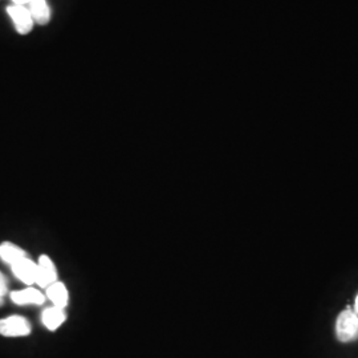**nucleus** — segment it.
Returning <instances> with one entry per match:
<instances>
[{
  "label": "nucleus",
  "mask_w": 358,
  "mask_h": 358,
  "mask_svg": "<svg viewBox=\"0 0 358 358\" xmlns=\"http://www.w3.org/2000/svg\"><path fill=\"white\" fill-rule=\"evenodd\" d=\"M13 275L27 285H32L38 279V264L28 256L11 266Z\"/></svg>",
  "instance_id": "obj_4"
},
{
  "label": "nucleus",
  "mask_w": 358,
  "mask_h": 358,
  "mask_svg": "<svg viewBox=\"0 0 358 358\" xmlns=\"http://www.w3.org/2000/svg\"><path fill=\"white\" fill-rule=\"evenodd\" d=\"M0 334L4 337H26L31 334V324L23 316H8L0 320Z\"/></svg>",
  "instance_id": "obj_2"
},
{
  "label": "nucleus",
  "mask_w": 358,
  "mask_h": 358,
  "mask_svg": "<svg viewBox=\"0 0 358 358\" xmlns=\"http://www.w3.org/2000/svg\"><path fill=\"white\" fill-rule=\"evenodd\" d=\"M32 16L34 23L38 26H45L51 20V7L47 0H31L27 6Z\"/></svg>",
  "instance_id": "obj_7"
},
{
  "label": "nucleus",
  "mask_w": 358,
  "mask_h": 358,
  "mask_svg": "<svg viewBox=\"0 0 358 358\" xmlns=\"http://www.w3.org/2000/svg\"><path fill=\"white\" fill-rule=\"evenodd\" d=\"M45 296L50 299L53 304V307L63 308L65 309L69 301V294L65 287L64 282H53L45 288Z\"/></svg>",
  "instance_id": "obj_8"
},
{
  "label": "nucleus",
  "mask_w": 358,
  "mask_h": 358,
  "mask_svg": "<svg viewBox=\"0 0 358 358\" xmlns=\"http://www.w3.org/2000/svg\"><path fill=\"white\" fill-rule=\"evenodd\" d=\"M355 312L358 315V294L357 297H356V303H355Z\"/></svg>",
  "instance_id": "obj_13"
},
{
  "label": "nucleus",
  "mask_w": 358,
  "mask_h": 358,
  "mask_svg": "<svg viewBox=\"0 0 358 358\" xmlns=\"http://www.w3.org/2000/svg\"><path fill=\"white\" fill-rule=\"evenodd\" d=\"M7 13L10 15L16 31L20 35H27V34H29L32 31V27H34L35 23L32 20V16L29 13V10L27 8V6L11 4V6H8Z\"/></svg>",
  "instance_id": "obj_3"
},
{
  "label": "nucleus",
  "mask_w": 358,
  "mask_h": 358,
  "mask_svg": "<svg viewBox=\"0 0 358 358\" xmlns=\"http://www.w3.org/2000/svg\"><path fill=\"white\" fill-rule=\"evenodd\" d=\"M45 297L36 288H26L11 294V300L17 306H43L47 300Z\"/></svg>",
  "instance_id": "obj_6"
},
{
  "label": "nucleus",
  "mask_w": 358,
  "mask_h": 358,
  "mask_svg": "<svg viewBox=\"0 0 358 358\" xmlns=\"http://www.w3.org/2000/svg\"><path fill=\"white\" fill-rule=\"evenodd\" d=\"M7 294H8V282H7V278L3 275V272L0 271V307L4 304Z\"/></svg>",
  "instance_id": "obj_11"
},
{
  "label": "nucleus",
  "mask_w": 358,
  "mask_h": 358,
  "mask_svg": "<svg viewBox=\"0 0 358 358\" xmlns=\"http://www.w3.org/2000/svg\"><path fill=\"white\" fill-rule=\"evenodd\" d=\"M26 257H28V254L19 245L10 243V242H4V243L0 244V259L4 263L13 266V264H16L17 262H20Z\"/></svg>",
  "instance_id": "obj_10"
},
{
  "label": "nucleus",
  "mask_w": 358,
  "mask_h": 358,
  "mask_svg": "<svg viewBox=\"0 0 358 358\" xmlns=\"http://www.w3.org/2000/svg\"><path fill=\"white\" fill-rule=\"evenodd\" d=\"M65 319H66V315H65L63 308H47V309H44V312L41 315L43 325L48 331H56L57 328H60L64 324Z\"/></svg>",
  "instance_id": "obj_9"
},
{
  "label": "nucleus",
  "mask_w": 358,
  "mask_h": 358,
  "mask_svg": "<svg viewBox=\"0 0 358 358\" xmlns=\"http://www.w3.org/2000/svg\"><path fill=\"white\" fill-rule=\"evenodd\" d=\"M31 0H13V4H19V6H28Z\"/></svg>",
  "instance_id": "obj_12"
},
{
  "label": "nucleus",
  "mask_w": 358,
  "mask_h": 358,
  "mask_svg": "<svg viewBox=\"0 0 358 358\" xmlns=\"http://www.w3.org/2000/svg\"><path fill=\"white\" fill-rule=\"evenodd\" d=\"M336 336L341 343H352L358 338V315L352 308L344 309L336 320Z\"/></svg>",
  "instance_id": "obj_1"
},
{
  "label": "nucleus",
  "mask_w": 358,
  "mask_h": 358,
  "mask_svg": "<svg viewBox=\"0 0 358 358\" xmlns=\"http://www.w3.org/2000/svg\"><path fill=\"white\" fill-rule=\"evenodd\" d=\"M57 282V271L51 257L47 255L40 256L38 263V279L36 284L41 288H47L53 282Z\"/></svg>",
  "instance_id": "obj_5"
}]
</instances>
